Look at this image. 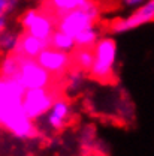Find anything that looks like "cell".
Wrapping results in <instances>:
<instances>
[{
    "mask_svg": "<svg viewBox=\"0 0 154 156\" xmlns=\"http://www.w3.org/2000/svg\"><path fill=\"white\" fill-rule=\"evenodd\" d=\"M93 65L88 71L90 77L103 84H111L115 80L117 44L112 38L97 39L93 47Z\"/></svg>",
    "mask_w": 154,
    "mask_h": 156,
    "instance_id": "cell-1",
    "label": "cell"
},
{
    "mask_svg": "<svg viewBox=\"0 0 154 156\" xmlns=\"http://www.w3.org/2000/svg\"><path fill=\"white\" fill-rule=\"evenodd\" d=\"M99 17H100L99 3L96 0H93L87 6L64 12L60 17H57L56 18V29L70 35L74 38L79 32H82L91 26H96Z\"/></svg>",
    "mask_w": 154,
    "mask_h": 156,
    "instance_id": "cell-2",
    "label": "cell"
},
{
    "mask_svg": "<svg viewBox=\"0 0 154 156\" xmlns=\"http://www.w3.org/2000/svg\"><path fill=\"white\" fill-rule=\"evenodd\" d=\"M15 81L27 89H43L57 86V80L50 72H46L35 58H27L19 56L18 71L14 77Z\"/></svg>",
    "mask_w": 154,
    "mask_h": 156,
    "instance_id": "cell-3",
    "label": "cell"
},
{
    "mask_svg": "<svg viewBox=\"0 0 154 156\" xmlns=\"http://www.w3.org/2000/svg\"><path fill=\"white\" fill-rule=\"evenodd\" d=\"M60 96V90L57 86L43 87V89H27L21 98V107L27 117L36 120L45 116L51 108L53 102Z\"/></svg>",
    "mask_w": 154,
    "mask_h": 156,
    "instance_id": "cell-4",
    "label": "cell"
},
{
    "mask_svg": "<svg viewBox=\"0 0 154 156\" xmlns=\"http://www.w3.org/2000/svg\"><path fill=\"white\" fill-rule=\"evenodd\" d=\"M19 23L26 33L48 42L56 30V20L43 9H29L22 14Z\"/></svg>",
    "mask_w": 154,
    "mask_h": 156,
    "instance_id": "cell-5",
    "label": "cell"
},
{
    "mask_svg": "<svg viewBox=\"0 0 154 156\" xmlns=\"http://www.w3.org/2000/svg\"><path fill=\"white\" fill-rule=\"evenodd\" d=\"M35 60L39 65L50 72L54 78H61L66 75V72L70 69V57L69 53L56 50L53 47H45L38 56L35 57Z\"/></svg>",
    "mask_w": 154,
    "mask_h": 156,
    "instance_id": "cell-6",
    "label": "cell"
},
{
    "mask_svg": "<svg viewBox=\"0 0 154 156\" xmlns=\"http://www.w3.org/2000/svg\"><path fill=\"white\" fill-rule=\"evenodd\" d=\"M154 18V0L144 2L141 6L136 8L135 12H132L126 18L115 20L109 24V30L114 33H123L133 30L139 26H144L147 23H151Z\"/></svg>",
    "mask_w": 154,
    "mask_h": 156,
    "instance_id": "cell-7",
    "label": "cell"
},
{
    "mask_svg": "<svg viewBox=\"0 0 154 156\" xmlns=\"http://www.w3.org/2000/svg\"><path fill=\"white\" fill-rule=\"evenodd\" d=\"M2 126H5L8 131H11L18 138H30V136H35V134H36V128L33 125V120L30 117H27L22 107L12 110L2 122Z\"/></svg>",
    "mask_w": 154,
    "mask_h": 156,
    "instance_id": "cell-8",
    "label": "cell"
},
{
    "mask_svg": "<svg viewBox=\"0 0 154 156\" xmlns=\"http://www.w3.org/2000/svg\"><path fill=\"white\" fill-rule=\"evenodd\" d=\"M45 47H48V42L35 38V36H32V35H29V33L24 32V33L18 35L17 45L12 50V53H15L18 56H22V57H27V58H35Z\"/></svg>",
    "mask_w": 154,
    "mask_h": 156,
    "instance_id": "cell-9",
    "label": "cell"
},
{
    "mask_svg": "<svg viewBox=\"0 0 154 156\" xmlns=\"http://www.w3.org/2000/svg\"><path fill=\"white\" fill-rule=\"evenodd\" d=\"M69 117H70V105H69V102L66 99H63L61 96H58L53 102L51 108L46 113L48 125L53 129H61L66 125Z\"/></svg>",
    "mask_w": 154,
    "mask_h": 156,
    "instance_id": "cell-10",
    "label": "cell"
},
{
    "mask_svg": "<svg viewBox=\"0 0 154 156\" xmlns=\"http://www.w3.org/2000/svg\"><path fill=\"white\" fill-rule=\"evenodd\" d=\"M90 2H93V0H43L40 9L46 11L53 18L56 20L64 12L87 6Z\"/></svg>",
    "mask_w": 154,
    "mask_h": 156,
    "instance_id": "cell-11",
    "label": "cell"
},
{
    "mask_svg": "<svg viewBox=\"0 0 154 156\" xmlns=\"http://www.w3.org/2000/svg\"><path fill=\"white\" fill-rule=\"evenodd\" d=\"M24 87L14 78L0 77V101L2 102H21Z\"/></svg>",
    "mask_w": 154,
    "mask_h": 156,
    "instance_id": "cell-12",
    "label": "cell"
},
{
    "mask_svg": "<svg viewBox=\"0 0 154 156\" xmlns=\"http://www.w3.org/2000/svg\"><path fill=\"white\" fill-rule=\"evenodd\" d=\"M69 57H70V68H75L79 69L82 72H88L91 65H93V48H79L75 47L70 53H69Z\"/></svg>",
    "mask_w": 154,
    "mask_h": 156,
    "instance_id": "cell-13",
    "label": "cell"
},
{
    "mask_svg": "<svg viewBox=\"0 0 154 156\" xmlns=\"http://www.w3.org/2000/svg\"><path fill=\"white\" fill-rule=\"evenodd\" d=\"M48 45L56 48V50H60V51H64V53H70L74 48H75V41L70 35L61 32L56 29L51 35V38L48 41Z\"/></svg>",
    "mask_w": 154,
    "mask_h": 156,
    "instance_id": "cell-14",
    "label": "cell"
},
{
    "mask_svg": "<svg viewBox=\"0 0 154 156\" xmlns=\"http://www.w3.org/2000/svg\"><path fill=\"white\" fill-rule=\"evenodd\" d=\"M97 39H99V32L96 30V26H91L74 36L75 47L79 48H93Z\"/></svg>",
    "mask_w": 154,
    "mask_h": 156,
    "instance_id": "cell-15",
    "label": "cell"
},
{
    "mask_svg": "<svg viewBox=\"0 0 154 156\" xmlns=\"http://www.w3.org/2000/svg\"><path fill=\"white\" fill-rule=\"evenodd\" d=\"M19 65V56L15 53H6L5 58L2 60L0 65V77L3 78H14Z\"/></svg>",
    "mask_w": 154,
    "mask_h": 156,
    "instance_id": "cell-16",
    "label": "cell"
},
{
    "mask_svg": "<svg viewBox=\"0 0 154 156\" xmlns=\"http://www.w3.org/2000/svg\"><path fill=\"white\" fill-rule=\"evenodd\" d=\"M17 41H18V33H14L11 30H5L2 35H0V51L3 53H11L15 45H17Z\"/></svg>",
    "mask_w": 154,
    "mask_h": 156,
    "instance_id": "cell-17",
    "label": "cell"
},
{
    "mask_svg": "<svg viewBox=\"0 0 154 156\" xmlns=\"http://www.w3.org/2000/svg\"><path fill=\"white\" fill-rule=\"evenodd\" d=\"M18 0H0V17L8 18V15L15 9Z\"/></svg>",
    "mask_w": 154,
    "mask_h": 156,
    "instance_id": "cell-18",
    "label": "cell"
},
{
    "mask_svg": "<svg viewBox=\"0 0 154 156\" xmlns=\"http://www.w3.org/2000/svg\"><path fill=\"white\" fill-rule=\"evenodd\" d=\"M144 2H147V0H120V3L124 5V6H127V8H138Z\"/></svg>",
    "mask_w": 154,
    "mask_h": 156,
    "instance_id": "cell-19",
    "label": "cell"
},
{
    "mask_svg": "<svg viewBox=\"0 0 154 156\" xmlns=\"http://www.w3.org/2000/svg\"><path fill=\"white\" fill-rule=\"evenodd\" d=\"M6 26H8V18H5V17H0V35H2V33H3L6 29H8Z\"/></svg>",
    "mask_w": 154,
    "mask_h": 156,
    "instance_id": "cell-20",
    "label": "cell"
}]
</instances>
